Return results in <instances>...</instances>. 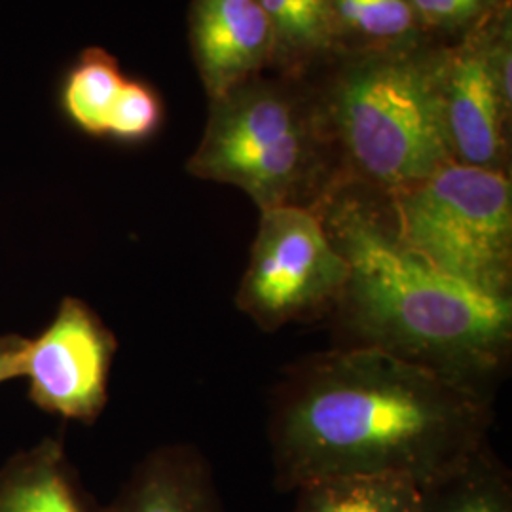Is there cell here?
I'll return each mask as SVG.
<instances>
[{
	"mask_svg": "<svg viewBox=\"0 0 512 512\" xmlns=\"http://www.w3.org/2000/svg\"><path fill=\"white\" fill-rule=\"evenodd\" d=\"M294 82L260 74L209 99L207 124L186 171L236 186L258 211L291 205L319 211L342 188V177L315 97Z\"/></svg>",
	"mask_w": 512,
	"mask_h": 512,
	"instance_id": "cell-4",
	"label": "cell"
},
{
	"mask_svg": "<svg viewBox=\"0 0 512 512\" xmlns=\"http://www.w3.org/2000/svg\"><path fill=\"white\" fill-rule=\"evenodd\" d=\"M427 35H465L511 0H408Z\"/></svg>",
	"mask_w": 512,
	"mask_h": 512,
	"instance_id": "cell-18",
	"label": "cell"
},
{
	"mask_svg": "<svg viewBox=\"0 0 512 512\" xmlns=\"http://www.w3.org/2000/svg\"><path fill=\"white\" fill-rule=\"evenodd\" d=\"M385 200L410 251L478 293L512 298L509 171L452 162Z\"/></svg>",
	"mask_w": 512,
	"mask_h": 512,
	"instance_id": "cell-5",
	"label": "cell"
},
{
	"mask_svg": "<svg viewBox=\"0 0 512 512\" xmlns=\"http://www.w3.org/2000/svg\"><path fill=\"white\" fill-rule=\"evenodd\" d=\"M319 213L348 262L334 310L351 346L382 349L486 391L511 355L512 298L478 293L435 270L397 238L389 215L349 186Z\"/></svg>",
	"mask_w": 512,
	"mask_h": 512,
	"instance_id": "cell-2",
	"label": "cell"
},
{
	"mask_svg": "<svg viewBox=\"0 0 512 512\" xmlns=\"http://www.w3.org/2000/svg\"><path fill=\"white\" fill-rule=\"evenodd\" d=\"M442 103L454 162L509 171L511 112L497 92L482 23L465 33L456 46H446Z\"/></svg>",
	"mask_w": 512,
	"mask_h": 512,
	"instance_id": "cell-8",
	"label": "cell"
},
{
	"mask_svg": "<svg viewBox=\"0 0 512 512\" xmlns=\"http://www.w3.org/2000/svg\"><path fill=\"white\" fill-rule=\"evenodd\" d=\"M188 42L209 99L260 76L272 63V29L262 0H192Z\"/></svg>",
	"mask_w": 512,
	"mask_h": 512,
	"instance_id": "cell-9",
	"label": "cell"
},
{
	"mask_svg": "<svg viewBox=\"0 0 512 512\" xmlns=\"http://www.w3.org/2000/svg\"><path fill=\"white\" fill-rule=\"evenodd\" d=\"M116 338L80 298L61 300L52 323L29 338L23 376L29 399L48 414L93 423L109 401Z\"/></svg>",
	"mask_w": 512,
	"mask_h": 512,
	"instance_id": "cell-7",
	"label": "cell"
},
{
	"mask_svg": "<svg viewBox=\"0 0 512 512\" xmlns=\"http://www.w3.org/2000/svg\"><path fill=\"white\" fill-rule=\"evenodd\" d=\"M332 55L399 52L427 44L408 0H329Z\"/></svg>",
	"mask_w": 512,
	"mask_h": 512,
	"instance_id": "cell-12",
	"label": "cell"
},
{
	"mask_svg": "<svg viewBox=\"0 0 512 512\" xmlns=\"http://www.w3.org/2000/svg\"><path fill=\"white\" fill-rule=\"evenodd\" d=\"M126 82V74L114 55L103 48H86L65 76L61 86V110L74 128L105 139L110 109Z\"/></svg>",
	"mask_w": 512,
	"mask_h": 512,
	"instance_id": "cell-15",
	"label": "cell"
},
{
	"mask_svg": "<svg viewBox=\"0 0 512 512\" xmlns=\"http://www.w3.org/2000/svg\"><path fill=\"white\" fill-rule=\"evenodd\" d=\"M420 512H512L509 475L484 446L454 473L421 488Z\"/></svg>",
	"mask_w": 512,
	"mask_h": 512,
	"instance_id": "cell-16",
	"label": "cell"
},
{
	"mask_svg": "<svg viewBox=\"0 0 512 512\" xmlns=\"http://www.w3.org/2000/svg\"><path fill=\"white\" fill-rule=\"evenodd\" d=\"M272 29V63L281 78L298 80L332 55L329 0H262Z\"/></svg>",
	"mask_w": 512,
	"mask_h": 512,
	"instance_id": "cell-14",
	"label": "cell"
},
{
	"mask_svg": "<svg viewBox=\"0 0 512 512\" xmlns=\"http://www.w3.org/2000/svg\"><path fill=\"white\" fill-rule=\"evenodd\" d=\"M346 258L317 209L260 211L236 306L268 332L334 310L348 283Z\"/></svg>",
	"mask_w": 512,
	"mask_h": 512,
	"instance_id": "cell-6",
	"label": "cell"
},
{
	"mask_svg": "<svg viewBox=\"0 0 512 512\" xmlns=\"http://www.w3.org/2000/svg\"><path fill=\"white\" fill-rule=\"evenodd\" d=\"M488 391L382 349H332L294 366L270 418L275 482L296 490L351 475L421 488L488 446Z\"/></svg>",
	"mask_w": 512,
	"mask_h": 512,
	"instance_id": "cell-1",
	"label": "cell"
},
{
	"mask_svg": "<svg viewBox=\"0 0 512 512\" xmlns=\"http://www.w3.org/2000/svg\"><path fill=\"white\" fill-rule=\"evenodd\" d=\"M0 512H103L84 494L63 442L44 439L0 469Z\"/></svg>",
	"mask_w": 512,
	"mask_h": 512,
	"instance_id": "cell-11",
	"label": "cell"
},
{
	"mask_svg": "<svg viewBox=\"0 0 512 512\" xmlns=\"http://www.w3.org/2000/svg\"><path fill=\"white\" fill-rule=\"evenodd\" d=\"M162 122L164 101L160 93L143 80L126 78L110 109L105 139L120 143H143L158 133Z\"/></svg>",
	"mask_w": 512,
	"mask_h": 512,
	"instance_id": "cell-17",
	"label": "cell"
},
{
	"mask_svg": "<svg viewBox=\"0 0 512 512\" xmlns=\"http://www.w3.org/2000/svg\"><path fill=\"white\" fill-rule=\"evenodd\" d=\"M103 512H222L211 471L190 446H164L135 469Z\"/></svg>",
	"mask_w": 512,
	"mask_h": 512,
	"instance_id": "cell-10",
	"label": "cell"
},
{
	"mask_svg": "<svg viewBox=\"0 0 512 512\" xmlns=\"http://www.w3.org/2000/svg\"><path fill=\"white\" fill-rule=\"evenodd\" d=\"M296 492L293 512H420L421 486L406 476H332Z\"/></svg>",
	"mask_w": 512,
	"mask_h": 512,
	"instance_id": "cell-13",
	"label": "cell"
},
{
	"mask_svg": "<svg viewBox=\"0 0 512 512\" xmlns=\"http://www.w3.org/2000/svg\"><path fill=\"white\" fill-rule=\"evenodd\" d=\"M29 338L19 334H0V385L23 376Z\"/></svg>",
	"mask_w": 512,
	"mask_h": 512,
	"instance_id": "cell-19",
	"label": "cell"
},
{
	"mask_svg": "<svg viewBox=\"0 0 512 512\" xmlns=\"http://www.w3.org/2000/svg\"><path fill=\"white\" fill-rule=\"evenodd\" d=\"M338 57L315 105L342 188L387 198L454 162L442 103L446 46Z\"/></svg>",
	"mask_w": 512,
	"mask_h": 512,
	"instance_id": "cell-3",
	"label": "cell"
}]
</instances>
